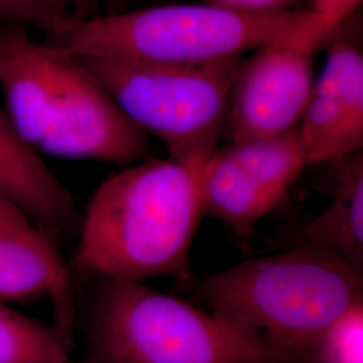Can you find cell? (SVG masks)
I'll list each match as a JSON object with an SVG mask.
<instances>
[{
    "instance_id": "cell-6",
    "label": "cell",
    "mask_w": 363,
    "mask_h": 363,
    "mask_svg": "<svg viewBox=\"0 0 363 363\" xmlns=\"http://www.w3.org/2000/svg\"><path fill=\"white\" fill-rule=\"evenodd\" d=\"M38 150L57 157L125 166L145 159L148 139L103 85L70 55Z\"/></svg>"
},
{
    "instance_id": "cell-2",
    "label": "cell",
    "mask_w": 363,
    "mask_h": 363,
    "mask_svg": "<svg viewBox=\"0 0 363 363\" xmlns=\"http://www.w3.org/2000/svg\"><path fill=\"white\" fill-rule=\"evenodd\" d=\"M337 28L312 10L245 13L213 4H169L86 19L64 18L49 42L76 58L206 64L268 46L318 52Z\"/></svg>"
},
{
    "instance_id": "cell-12",
    "label": "cell",
    "mask_w": 363,
    "mask_h": 363,
    "mask_svg": "<svg viewBox=\"0 0 363 363\" xmlns=\"http://www.w3.org/2000/svg\"><path fill=\"white\" fill-rule=\"evenodd\" d=\"M337 162L340 164L335 175L331 202L315 220L281 242V247L325 249L362 269V151Z\"/></svg>"
},
{
    "instance_id": "cell-18",
    "label": "cell",
    "mask_w": 363,
    "mask_h": 363,
    "mask_svg": "<svg viewBox=\"0 0 363 363\" xmlns=\"http://www.w3.org/2000/svg\"><path fill=\"white\" fill-rule=\"evenodd\" d=\"M213 4L245 13H277L298 10L300 0H202Z\"/></svg>"
},
{
    "instance_id": "cell-3",
    "label": "cell",
    "mask_w": 363,
    "mask_h": 363,
    "mask_svg": "<svg viewBox=\"0 0 363 363\" xmlns=\"http://www.w3.org/2000/svg\"><path fill=\"white\" fill-rule=\"evenodd\" d=\"M208 310L292 363L351 307L363 303L362 269L312 247L247 259L198 283Z\"/></svg>"
},
{
    "instance_id": "cell-4",
    "label": "cell",
    "mask_w": 363,
    "mask_h": 363,
    "mask_svg": "<svg viewBox=\"0 0 363 363\" xmlns=\"http://www.w3.org/2000/svg\"><path fill=\"white\" fill-rule=\"evenodd\" d=\"M91 363H292L211 312L132 280H96Z\"/></svg>"
},
{
    "instance_id": "cell-8",
    "label": "cell",
    "mask_w": 363,
    "mask_h": 363,
    "mask_svg": "<svg viewBox=\"0 0 363 363\" xmlns=\"http://www.w3.org/2000/svg\"><path fill=\"white\" fill-rule=\"evenodd\" d=\"M298 139L307 166L362 151L363 54L349 40L333 37L328 42L325 69L315 79Z\"/></svg>"
},
{
    "instance_id": "cell-19",
    "label": "cell",
    "mask_w": 363,
    "mask_h": 363,
    "mask_svg": "<svg viewBox=\"0 0 363 363\" xmlns=\"http://www.w3.org/2000/svg\"><path fill=\"white\" fill-rule=\"evenodd\" d=\"M361 3L362 0H311L310 10L320 15L328 25L339 28L357 11Z\"/></svg>"
},
{
    "instance_id": "cell-5",
    "label": "cell",
    "mask_w": 363,
    "mask_h": 363,
    "mask_svg": "<svg viewBox=\"0 0 363 363\" xmlns=\"http://www.w3.org/2000/svg\"><path fill=\"white\" fill-rule=\"evenodd\" d=\"M77 60L140 130L162 140L171 159L202 167L218 150L240 58L206 64Z\"/></svg>"
},
{
    "instance_id": "cell-16",
    "label": "cell",
    "mask_w": 363,
    "mask_h": 363,
    "mask_svg": "<svg viewBox=\"0 0 363 363\" xmlns=\"http://www.w3.org/2000/svg\"><path fill=\"white\" fill-rule=\"evenodd\" d=\"M304 363H363V303L325 328Z\"/></svg>"
},
{
    "instance_id": "cell-20",
    "label": "cell",
    "mask_w": 363,
    "mask_h": 363,
    "mask_svg": "<svg viewBox=\"0 0 363 363\" xmlns=\"http://www.w3.org/2000/svg\"><path fill=\"white\" fill-rule=\"evenodd\" d=\"M33 229L31 222L0 191V234L28 233Z\"/></svg>"
},
{
    "instance_id": "cell-9",
    "label": "cell",
    "mask_w": 363,
    "mask_h": 363,
    "mask_svg": "<svg viewBox=\"0 0 363 363\" xmlns=\"http://www.w3.org/2000/svg\"><path fill=\"white\" fill-rule=\"evenodd\" d=\"M69 54L31 38L22 27L0 26V91L15 128L37 150L48 128Z\"/></svg>"
},
{
    "instance_id": "cell-13",
    "label": "cell",
    "mask_w": 363,
    "mask_h": 363,
    "mask_svg": "<svg viewBox=\"0 0 363 363\" xmlns=\"http://www.w3.org/2000/svg\"><path fill=\"white\" fill-rule=\"evenodd\" d=\"M202 214L220 220L245 238L265 214L277 208L272 198L222 148L208 157L199 174Z\"/></svg>"
},
{
    "instance_id": "cell-17",
    "label": "cell",
    "mask_w": 363,
    "mask_h": 363,
    "mask_svg": "<svg viewBox=\"0 0 363 363\" xmlns=\"http://www.w3.org/2000/svg\"><path fill=\"white\" fill-rule=\"evenodd\" d=\"M74 0H0V26H37L45 31L62 21Z\"/></svg>"
},
{
    "instance_id": "cell-10",
    "label": "cell",
    "mask_w": 363,
    "mask_h": 363,
    "mask_svg": "<svg viewBox=\"0 0 363 363\" xmlns=\"http://www.w3.org/2000/svg\"><path fill=\"white\" fill-rule=\"evenodd\" d=\"M0 191L54 242L77 226L78 214L70 191L1 109Z\"/></svg>"
},
{
    "instance_id": "cell-15",
    "label": "cell",
    "mask_w": 363,
    "mask_h": 363,
    "mask_svg": "<svg viewBox=\"0 0 363 363\" xmlns=\"http://www.w3.org/2000/svg\"><path fill=\"white\" fill-rule=\"evenodd\" d=\"M54 325L0 304V363H72Z\"/></svg>"
},
{
    "instance_id": "cell-7",
    "label": "cell",
    "mask_w": 363,
    "mask_h": 363,
    "mask_svg": "<svg viewBox=\"0 0 363 363\" xmlns=\"http://www.w3.org/2000/svg\"><path fill=\"white\" fill-rule=\"evenodd\" d=\"M313 55L306 49L268 46L240 62L223 130L230 143L298 130L315 85Z\"/></svg>"
},
{
    "instance_id": "cell-11",
    "label": "cell",
    "mask_w": 363,
    "mask_h": 363,
    "mask_svg": "<svg viewBox=\"0 0 363 363\" xmlns=\"http://www.w3.org/2000/svg\"><path fill=\"white\" fill-rule=\"evenodd\" d=\"M43 296L52 300L54 327L72 347L76 304L70 272L55 242L38 229L0 234V304Z\"/></svg>"
},
{
    "instance_id": "cell-14",
    "label": "cell",
    "mask_w": 363,
    "mask_h": 363,
    "mask_svg": "<svg viewBox=\"0 0 363 363\" xmlns=\"http://www.w3.org/2000/svg\"><path fill=\"white\" fill-rule=\"evenodd\" d=\"M225 150L259 183L277 206L307 167L298 144V130L271 138L235 142Z\"/></svg>"
},
{
    "instance_id": "cell-1",
    "label": "cell",
    "mask_w": 363,
    "mask_h": 363,
    "mask_svg": "<svg viewBox=\"0 0 363 363\" xmlns=\"http://www.w3.org/2000/svg\"><path fill=\"white\" fill-rule=\"evenodd\" d=\"M201 169L171 157L148 159L103 182L81 225L77 272L93 281H189L190 252L203 217Z\"/></svg>"
}]
</instances>
